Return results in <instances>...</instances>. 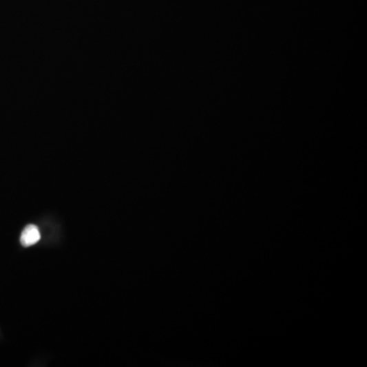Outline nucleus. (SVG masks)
Instances as JSON below:
<instances>
[{"label":"nucleus","instance_id":"1","mask_svg":"<svg viewBox=\"0 0 367 367\" xmlns=\"http://www.w3.org/2000/svg\"><path fill=\"white\" fill-rule=\"evenodd\" d=\"M40 240L39 229L34 224H29L23 231L21 236V243L24 247H30L34 244L38 243Z\"/></svg>","mask_w":367,"mask_h":367}]
</instances>
